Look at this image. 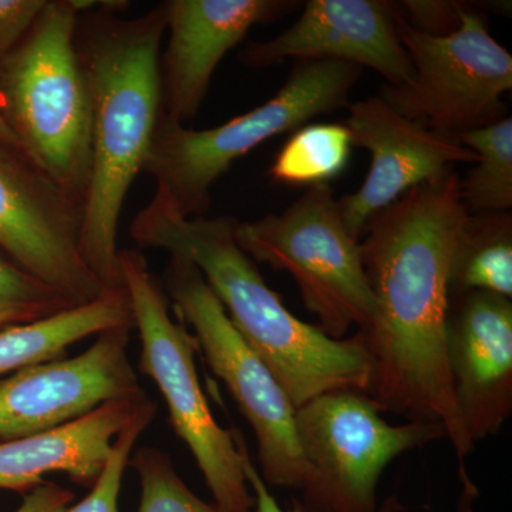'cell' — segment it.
<instances>
[{
    "label": "cell",
    "mask_w": 512,
    "mask_h": 512,
    "mask_svg": "<svg viewBox=\"0 0 512 512\" xmlns=\"http://www.w3.org/2000/svg\"><path fill=\"white\" fill-rule=\"evenodd\" d=\"M157 407L153 400L148 399L140 410L128 421L126 427L120 431L113 444V451L107 466L90 488V493L79 504L69 508L66 512H119V497L121 481L124 471L130 463L133 448L140 439L143 431L150 426L156 416Z\"/></svg>",
    "instance_id": "obj_23"
},
{
    "label": "cell",
    "mask_w": 512,
    "mask_h": 512,
    "mask_svg": "<svg viewBox=\"0 0 512 512\" xmlns=\"http://www.w3.org/2000/svg\"><path fill=\"white\" fill-rule=\"evenodd\" d=\"M141 485L138 512H222L197 497L175 470L173 460L156 447H140L130 457Z\"/></svg>",
    "instance_id": "obj_22"
},
{
    "label": "cell",
    "mask_w": 512,
    "mask_h": 512,
    "mask_svg": "<svg viewBox=\"0 0 512 512\" xmlns=\"http://www.w3.org/2000/svg\"><path fill=\"white\" fill-rule=\"evenodd\" d=\"M45 313L28 306L12 305V303H0V330L20 323L33 322L40 318H46Z\"/></svg>",
    "instance_id": "obj_30"
},
{
    "label": "cell",
    "mask_w": 512,
    "mask_h": 512,
    "mask_svg": "<svg viewBox=\"0 0 512 512\" xmlns=\"http://www.w3.org/2000/svg\"><path fill=\"white\" fill-rule=\"evenodd\" d=\"M150 397L146 392L101 404L57 429L0 443V490L28 494L46 474L64 473L92 488L107 466L120 431Z\"/></svg>",
    "instance_id": "obj_17"
},
{
    "label": "cell",
    "mask_w": 512,
    "mask_h": 512,
    "mask_svg": "<svg viewBox=\"0 0 512 512\" xmlns=\"http://www.w3.org/2000/svg\"><path fill=\"white\" fill-rule=\"evenodd\" d=\"M302 8L299 19L281 35L248 43L239 62L266 69L286 60H335L375 70L389 86L412 80V62L399 35V3L308 0Z\"/></svg>",
    "instance_id": "obj_14"
},
{
    "label": "cell",
    "mask_w": 512,
    "mask_h": 512,
    "mask_svg": "<svg viewBox=\"0 0 512 512\" xmlns=\"http://www.w3.org/2000/svg\"><path fill=\"white\" fill-rule=\"evenodd\" d=\"M117 326H134L123 288L55 315L0 330V379L25 367L62 359L66 349Z\"/></svg>",
    "instance_id": "obj_18"
},
{
    "label": "cell",
    "mask_w": 512,
    "mask_h": 512,
    "mask_svg": "<svg viewBox=\"0 0 512 512\" xmlns=\"http://www.w3.org/2000/svg\"><path fill=\"white\" fill-rule=\"evenodd\" d=\"M73 498L69 488L46 480L25 494L22 505L15 512H66Z\"/></svg>",
    "instance_id": "obj_27"
},
{
    "label": "cell",
    "mask_w": 512,
    "mask_h": 512,
    "mask_svg": "<svg viewBox=\"0 0 512 512\" xmlns=\"http://www.w3.org/2000/svg\"><path fill=\"white\" fill-rule=\"evenodd\" d=\"M444 345L458 414L470 440L480 443L512 416V299L450 293Z\"/></svg>",
    "instance_id": "obj_15"
},
{
    "label": "cell",
    "mask_w": 512,
    "mask_h": 512,
    "mask_svg": "<svg viewBox=\"0 0 512 512\" xmlns=\"http://www.w3.org/2000/svg\"><path fill=\"white\" fill-rule=\"evenodd\" d=\"M470 212L451 168L369 221L360 241L375 315L359 330L380 413L446 427L458 463L476 450L458 414L446 360L450 271Z\"/></svg>",
    "instance_id": "obj_1"
},
{
    "label": "cell",
    "mask_w": 512,
    "mask_h": 512,
    "mask_svg": "<svg viewBox=\"0 0 512 512\" xmlns=\"http://www.w3.org/2000/svg\"><path fill=\"white\" fill-rule=\"evenodd\" d=\"M76 0H49L3 59V119L26 158L83 208L92 173V96L76 45Z\"/></svg>",
    "instance_id": "obj_4"
},
{
    "label": "cell",
    "mask_w": 512,
    "mask_h": 512,
    "mask_svg": "<svg viewBox=\"0 0 512 512\" xmlns=\"http://www.w3.org/2000/svg\"><path fill=\"white\" fill-rule=\"evenodd\" d=\"M0 303L28 306L45 315H55L73 308L52 286L29 274L20 266L0 258Z\"/></svg>",
    "instance_id": "obj_24"
},
{
    "label": "cell",
    "mask_w": 512,
    "mask_h": 512,
    "mask_svg": "<svg viewBox=\"0 0 512 512\" xmlns=\"http://www.w3.org/2000/svg\"><path fill=\"white\" fill-rule=\"evenodd\" d=\"M399 5L410 28L437 37L456 32L468 8L466 3L453 0H404Z\"/></svg>",
    "instance_id": "obj_25"
},
{
    "label": "cell",
    "mask_w": 512,
    "mask_h": 512,
    "mask_svg": "<svg viewBox=\"0 0 512 512\" xmlns=\"http://www.w3.org/2000/svg\"><path fill=\"white\" fill-rule=\"evenodd\" d=\"M0 150L22 151L18 137L3 119L2 113H0Z\"/></svg>",
    "instance_id": "obj_31"
},
{
    "label": "cell",
    "mask_w": 512,
    "mask_h": 512,
    "mask_svg": "<svg viewBox=\"0 0 512 512\" xmlns=\"http://www.w3.org/2000/svg\"><path fill=\"white\" fill-rule=\"evenodd\" d=\"M399 35L413 66L402 86L384 84L379 96L407 119L457 137L508 117L503 100L512 90V56L491 36L484 16L468 6L451 35H424L404 15Z\"/></svg>",
    "instance_id": "obj_10"
},
{
    "label": "cell",
    "mask_w": 512,
    "mask_h": 512,
    "mask_svg": "<svg viewBox=\"0 0 512 512\" xmlns=\"http://www.w3.org/2000/svg\"><path fill=\"white\" fill-rule=\"evenodd\" d=\"M82 217V205L29 160L20 167L0 156V247L73 306L107 291L84 261Z\"/></svg>",
    "instance_id": "obj_12"
},
{
    "label": "cell",
    "mask_w": 512,
    "mask_h": 512,
    "mask_svg": "<svg viewBox=\"0 0 512 512\" xmlns=\"http://www.w3.org/2000/svg\"><path fill=\"white\" fill-rule=\"evenodd\" d=\"M458 480H460L461 491L458 497V512H476V501L480 497V491L473 478L468 476V471L464 463H458ZM403 505L400 504L399 498L396 495H390L383 504L377 508L376 512H402Z\"/></svg>",
    "instance_id": "obj_29"
},
{
    "label": "cell",
    "mask_w": 512,
    "mask_h": 512,
    "mask_svg": "<svg viewBox=\"0 0 512 512\" xmlns=\"http://www.w3.org/2000/svg\"><path fill=\"white\" fill-rule=\"evenodd\" d=\"M345 120L353 147L365 148L370 167L362 187L338 200L352 237L362 239L369 221L417 185L456 164L473 165L477 154L456 137L436 133L397 113L382 97L350 101Z\"/></svg>",
    "instance_id": "obj_13"
},
{
    "label": "cell",
    "mask_w": 512,
    "mask_h": 512,
    "mask_svg": "<svg viewBox=\"0 0 512 512\" xmlns=\"http://www.w3.org/2000/svg\"><path fill=\"white\" fill-rule=\"evenodd\" d=\"M352 148L345 124H306L276 154L269 175L278 184H328L348 167Z\"/></svg>",
    "instance_id": "obj_21"
},
{
    "label": "cell",
    "mask_w": 512,
    "mask_h": 512,
    "mask_svg": "<svg viewBox=\"0 0 512 512\" xmlns=\"http://www.w3.org/2000/svg\"><path fill=\"white\" fill-rule=\"evenodd\" d=\"M292 0H170L165 2L168 43L160 57L163 113L187 127L205 100L225 56L256 25L301 8Z\"/></svg>",
    "instance_id": "obj_16"
},
{
    "label": "cell",
    "mask_w": 512,
    "mask_h": 512,
    "mask_svg": "<svg viewBox=\"0 0 512 512\" xmlns=\"http://www.w3.org/2000/svg\"><path fill=\"white\" fill-rule=\"evenodd\" d=\"M244 473L247 477L249 490L254 495L256 512H308L301 501L293 498L292 507L284 508L276 503L274 495L269 491L268 485L262 480L258 468L252 463L251 456L247 453L244 458Z\"/></svg>",
    "instance_id": "obj_28"
},
{
    "label": "cell",
    "mask_w": 512,
    "mask_h": 512,
    "mask_svg": "<svg viewBox=\"0 0 512 512\" xmlns=\"http://www.w3.org/2000/svg\"><path fill=\"white\" fill-rule=\"evenodd\" d=\"M234 235L252 261L292 276L303 305L330 338L369 326L375 299L362 248L346 228L329 184L309 187L281 214L237 221Z\"/></svg>",
    "instance_id": "obj_7"
},
{
    "label": "cell",
    "mask_w": 512,
    "mask_h": 512,
    "mask_svg": "<svg viewBox=\"0 0 512 512\" xmlns=\"http://www.w3.org/2000/svg\"><path fill=\"white\" fill-rule=\"evenodd\" d=\"M121 285L141 342L138 370L157 384L171 426L191 451L214 504L222 512H252L254 495L244 473L248 448L237 430L221 427L202 392L194 336L170 315L167 293L137 249H120Z\"/></svg>",
    "instance_id": "obj_6"
},
{
    "label": "cell",
    "mask_w": 512,
    "mask_h": 512,
    "mask_svg": "<svg viewBox=\"0 0 512 512\" xmlns=\"http://www.w3.org/2000/svg\"><path fill=\"white\" fill-rule=\"evenodd\" d=\"M458 143L478 160L460 178L461 200L471 215L504 214L512 208V119L466 131Z\"/></svg>",
    "instance_id": "obj_20"
},
{
    "label": "cell",
    "mask_w": 512,
    "mask_h": 512,
    "mask_svg": "<svg viewBox=\"0 0 512 512\" xmlns=\"http://www.w3.org/2000/svg\"><path fill=\"white\" fill-rule=\"evenodd\" d=\"M483 291L512 298V215H471L458 241L450 293Z\"/></svg>",
    "instance_id": "obj_19"
},
{
    "label": "cell",
    "mask_w": 512,
    "mask_h": 512,
    "mask_svg": "<svg viewBox=\"0 0 512 512\" xmlns=\"http://www.w3.org/2000/svg\"><path fill=\"white\" fill-rule=\"evenodd\" d=\"M296 437L306 464L308 512H376L383 471L407 451L447 439L440 423L392 426L366 393L336 390L296 409Z\"/></svg>",
    "instance_id": "obj_8"
},
{
    "label": "cell",
    "mask_w": 512,
    "mask_h": 512,
    "mask_svg": "<svg viewBox=\"0 0 512 512\" xmlns=\"http://www.w3.org/2000/svg\"><path fill=\"white\" fill-rule=\"evenodd\" d=\"M164 279L175 313L183 325L191 326L212 373L225 384L254 431L262 480L268 487L302 490L306 464L296 437V409L288 394L232 326L197 266L170 255Z\"/></svg>",
    "instance_id": "obj_9"
},
{
    "label": "cell",
    "mask_w": 512,
    "mask_h": 512,
    "mask_svg": "<svg viewBox=\"0 0 512 512\" xmlns=\"http://www.w3.org/2000/svg\"><path fill=\"white\" fill-rule=\"evenodd\" d=\"M99 8V6H96ZM164 3L146 15H80L76 45L92 96V173L83 202L80 249L107 291L121 285L117 237L124 201L143 171L163 111L160 57Z\"/></svg>",
    "instance_id": "obj_3"
},
{
    "label": "cell",
    "mask_w": 512,
    "mask_h": 512,
    "mask_svg": "<svg viewBox=\"0 0 512 512\" xmlns=\"http://www.w3.org/2000/svg\"><path fill=\"white\" fill-rule=\"evenodd\" d=\"M365 69L335 60H299L279 92L215 128L191 130L161 111L143 171L184 217H205L214 184L269 138L296 131L350 104Z\"/></svg>",
    "instance_id": "obj_5"
},
{
    "label": "cell",
    "mask_w": 512,
    "mask_h": 512,
    "mask_svg": "<svg viewBox=\"0 0 512 512\" xmlns=\"http://www.w3.org/2000/svg\"><path fill=\"white\" fill-rule=\"evenodd\" d=\"M231 217H184L161 192L137 212L140 248L183 256L204 276L232 326L261 357L295 409L336 390L367 393L372 366L362 335L333 339L289 312L235 239Z\"/></svg>",
    "instance_id": "obj_2"
},
{
    "label": "cell",
    "mask_w": 512,
    "mask_h": 512,
    "mask_svg": "<svg viewBox=\"0 0 512 512\" xmlns=\"http://www.w3.org/2000/svg\"><path fill=\"white\" fill-rule=\"evenodd\" d=\"M133 328L103 330L79 356L0 379V443L57 429L101 404L143 393L128 356Z\"/></svg>",
    "instance_id": "obj_11"
},
{
    "label": "cell",
    "mask_w": 512,
    "mask_h": 512,
    "mask_svg": "<svg viewBox=\"0 0 512 512\" xmlns=\"http://www.w3.org/2000/svg\"><path fill=\"white\" fill-rule=\"evenodd\" d=\"M47 0H0V57L5 59L25 39Z\"/></svg>",
    "instance_id": "obj_26"
}]
</instances>
